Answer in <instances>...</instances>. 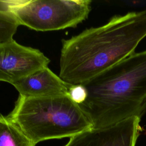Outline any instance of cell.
<instances>
[{"instance_id":"cell-1","label":"cell","mask_w":146,"mask_h":146,"mask_svg":"<svg viewBox=\"0 0 146 146\" xmlns=\"http://www.w3.org/2000/svg\"><path fill=\"white\" fill-rule=\"evenodd\" d=\"M146 37V10L112 17L106 24L62 40L59 77L83 84L135 52Z\"/></svg>"},{"instance_id":"cell-2","label":"cell","mask_w":146,"mask_h":146,"mask_svg":"<svg viewBox=\"0 0 146 146\" xmlns=\"http://www.w3.org/2000/svg\"><path fill=\"white\" fill-rule=\"evenodd\" d=\"M83 85L87 97L79 106L93 128L141 119L146 112V50L134 52Z\"/></svg>"},{"instance_id":"cell-3","label":"cell","mask_w":146,"mask_h":146,"mask_svg":"<svg viewBox=\"0 0 146 146\" xmlns=\"http://www.w3.org/2000/svg\"><path fill=\"white\" fill-rule=\"evenodd\" d=\"M35 145L71 137L93 128L80 106L68 95L26 98L19 95L7 116Z\"/></svg>"},{"instance_id":"cell-4","label":"cell","mask_w":146,"mask_h":146,"mask_svg":"<svg viewBox=\"0 0 146 146\" xmlns=\"http://www.w3.org/2000/svg\"><path fill=\"white\" fill-rule=\"evenodd\" d=\"M90 0H16L0 1L11 11L20 25L38 31L75 27L87 18Z\"/></svg>"},{"instance_id":"cell-5","label":"cell","mask_w":146,"mask_h":146,"mask_svg":"<svg viewBox=\"0 0 146 146\" xmlns=\"http://www.w3.org/2000/svg\"><path fill=\"white\" fill-rule=\"evenodd\" d=\"M50 62L40 50L20 44L13 39L0 44V82L12 84L48 67Z\"/></svg>"},{"instance_id":"cell-6","label":"cell","mask_w":146,"mask_h":146,"mask_svg":"<svg viewBox=\"0 0 146 146\" xmlns=\"http://www.w3.org/2000/svg\"><path fill=\"white\" fill-rule=\"evenodd\" d=\"M140 120L132 117L106 128H92L70 137L64 146H136Z\"/></svg>"},{"instance_id":"cell-7","label":"cell","mask_w":146,"mask_h":146,"mask_svg":"<svg viewBox=\"0 0 146 146\" xmlns=\"http://www.w3.org/2000/svg\"><path fill=\"white\" fill-rule=\"evenodd\" d=\"M19 95L26 98H41L68 95L70 85L48 67L39 70L13 83Z\"/></svg>"},{"instance_id":"cell-8","label":"cell","mask_w":146,"mask_h":146,"mask_svg":"<svg viewBox=\"0 0 146 146\" xmlns=\"http://www.w3.org/2000/svg\"><path fill=\"white\" fill-rule=\"evenodd\" d=\"M0 146H35L7 116L0 113Z\"/></svg>"},{"instance_id":"cell-9","label":"cell","mask_w":146,"mask_h":146,"mask_svg":"<svg viewBox=\"0 0 146 146\" xmlns=\"http://www.w3.org/2000/svg\"><path fill=\"white\" fill-rule=\"evenodd\" d=\"M20 25L15 15L8 10L0 9V44L13 39Z\"/></svg>"},{"instance_id":"cell-10","label":"cell","mask_w":146,"mask_h":146,"mask_svg":"<svg viewBox=\"0 0 146 146\" xmlns=\"http://www.w3.org/2000/svg\"><path fill=\"white\" fill-rule=\"evenodd\" d=\"M68 95L74 102L79 105L86 100L87 91L83 84L71 85L69 88Z\"/></svg>"}]
</instances>
